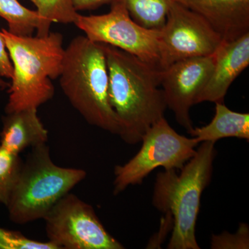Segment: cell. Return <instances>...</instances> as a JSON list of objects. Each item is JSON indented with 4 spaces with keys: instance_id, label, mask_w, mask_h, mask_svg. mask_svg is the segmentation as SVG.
Listing matches in <instances>:
<instances>
[{
    "instance_id": "obj_1",
    "label": "cell",
    "mask_w": 249,
    "mask_h": 249,
    "mask_svg": "<svg viewBox=\"0 0 249 249\" xmlns=\"http://www.w3.org/2000/svg\"><path fill=\"white\" fill-rule=\"evenodd\" d=\"M109 74V100L119 124L118 135L128 144L141 142L152 124L164 117L161 70L116 47L102 44Z\"/></svg>"
},
{
    "instance_id": "obj_2",
    "label": "cell",
    "mask_w": 249,
    "mask_h": 249,
    "mask_svg": "<svg viewBox=\"0 0 249 249\" xmlns=\"http://www.w3.org/2000/svg\"><path fill=\"white\" fill-rule=\"evenodd\" d=\"M215 142H202L196 155L183 165L180 174L176 170H165L157 175L152 205L160 212L171 216L173 227L167 248L199 249L196 238V224L201 197L209 186L216 152Z\"/></svg>"
},
{
    "instance_id": "obj_3",
    "label": "cell",
    "mask_w": 249,
    "mask_h": 249,
    "mask_svg": "<svg viewBox=\"0 0 249 249\" xmlns=\"http://www.w3.org/2000/svg\"><path fill=\"white\" fill-rule=\"evenodd\" d=\"M13 65L12 83L8 93L6 114L36 108L48 102L55 93L52 80L61 73L65 49L63 36L50 32L36 37L18 36L2 29Z\"/></svg>"
},
{
    "instance_id": "obj_4",
    "label": "cell",
    "mask_w": 249,
    "mask_h": 249,
    "mask_svg": "<svg viewBox=\"0 0 249 249\" xmlns=\"http://www.w3.org/2000/svg\"><path fill=\"white\" fill-rule=\"evenodd\" d=\"M60 88L88 124L118 134L119 124L109 100V74L101 43L77 36L65 49Z\"/></svg>"
},
{
    "instance_id": "obj_5",
    "label": "cell",
    "mask_w": 249,
    "mask_h": 249,
    "mask_svg": "<svg viewBox=\"0 0 249 249\" xmlns=\"http://www.w3.org/2000/svg\"><path fill=\"white\" fill-rule=\"evenodd\" d=\"M86 175L84 170L55 165L47 144L33 147L6 205L10 219L18 224L43 219Z\"/></svg>"
},
{
    "instance_id": "obj_6",
    "label": "cell",
    "mask_w": 249,
    "mask_h": 249,
    "mask_svg": "<svg viewBox=\"0 0 249 249\" xmlns=\"http://www.w3.org/2000/svg\"><path fill=\"white\" fill-rule=\"evenodd\" d=\"M139 152L124 165L114 168V194L127 187L141 184L153 170H181L196 155L199 142L195 137L178 133L165 117L152 124L142 136Z\"/></svg>"
},
{
    "instance_id": "obj_7",
    "label": "cell",
    "mask_w": 249,
    "mask_h": 249,
    "mask_svg": "<svg viewBox=\"0 0 249 249\" xmlns=\"http://www.w3.org/2000/svg\"><path fill=\"white\" fill-rule=\"evenodd\" d=\"M74 24L90 40L121 49L160 70V30L137 24L122 0L111 3L110 11L106 14H78Z\"/></svg>"
},
{
    "instance_id": "obj_8",
    "label": "cell",
    "mask_w": 249,
    "mask_h": 249,
    "mask_svg": "<svg viewBox=\"0 0 249 249\" xmlns=\"http://www.w3.org/2000/svg\"><path fill=\"white\" fill-rule=\"evenodd\" d=\"M49 242L58 249H123L92 206L73 194L62 196L43 218Z\"/></svg>"
},
{
    "instance_id": "obj_9",
    "label": "cell",
    "mask_w": 249,
    "mask_h": 249,
    "mask_svg": "<svg viewBox=\"0 0 249 249\" xmlns=\"http://www.w3.org/2000/svg\"><path fill=\"white\" fill-rule=\"evenodd\" d=\"M158 41L160 70L179 60L212 55L223 42L204 18L175 1Z\"/></svg>"
},
{
    "instance_id": "obj_10",
    "label": "cell",
    "mask_w": 249,
    "mask_h": 249,
    "mask_svg": "<svg viewBox=\"0 0 249 249\" xmlns=\"http://www.w3.org/2000/svg\"><path fill=\"white\" fill-rule=\"evenodd\" d=\"M214 53L179 60L160 71V87L167 108L188 132L193 128L190 110L211 76Z\"/></svg>"
},
{
    "instance_id": "obj_11",
    "label": "cell",
    "mask_w": 249,
    "mask_h": 249,
    "mask_svg": "<svg viewBox=\"0 0 249 249\" xmlns=\"http://www.w3.org/2000/svg\"><path fill=\"white\" fill-rule=\"evenodd\" d=\"M213 70L196 104L224 103L234 80L249 65V33L232 41H223L214 52Z\"/></svg>"
},
{
    "instance_id": "obj_12",
    "label": "cell",
    "mask_w": 249,
    "mask_h": 249,
    "mask_svg": "<svg viewBox=\"0 0 249 249\" xmlns=\"http://www.w3.org/2000/svg\"><path fill=\"white\" fill-rule=\"evenodd\" d=\"M204 18L222 41L249 33V0H175Z\"/></svg>"
},
{
    "instance_id": "obj_13",
    "label": "cell",
    "mask_w": 249,
    "mask_h": 249,
    "mask_svg": "<svg viewBox=\"0 0 249 249\" xmlns=\"http://www.w3.org/2000/svg\"><path fill=\"white\" fill-rule=\"evenodd\" d=\"M2 121L0 145L11 153L19 155L27 147L47 143L48 131L41 122L36 108L6 114Z\"/></svg>"
},
{
    "instance_id": "obj_14",
    "label": "cell",
    "mask_w": 249,
    "mask_h": 249,
    "mask_svg": "<svg viewBox=\"0 0 249 249\" xmlns=\"http://www.w3.org/2000/svg\"><path fill=\"white\" fill-rule=\"evenodd\" d=\"M198 142H216L229 137L249 141V114L232 111L224 103H215L213 119L206 125L188 132Z\"/></svg>"
},
{
    "instance_id": "obj_15",
    "label": "cell",
    "mask_w": 249,
    "mask_h": 249,
    "mask_svg": "<svg viewBox=\"0 0 249 249\" xmlns=\"http://www.w3.org/2000/svg\"><path fill=\"white\" fill-rule=\"evenodd\" d=\"M0 17L7 22V31L16 36H32L42 27L37 11L27 9L18 0H0Z\"/></svg>"
},
{
    "instance_id": "obj_16",
    "label": "cell",
    "mask_w": 249,
    "mask_h": 249,
    "mask_svg": "<svg viewBox=\"0 0 249 249\" xmlns=\"http://www.w3.org/2000/svg\"><path fill=\"white\" fill-rule=\"evenodd\" d=\"M129 16L139 25L154 30L164 26L175 0H122Z\"/></svg>"
},
{
    "instance_id": "obj_17",
    "label": "cell",
    "mask_w": 249,
    "mask_h": 249,
    "mask_svg": "<svg viewBox=\"0 0 249 249\" xmlns=\"http://www.w3.org/2000/svg\"><path fill=\"white\" fill-rule=\"evenodd\" d=\"M37 8V14L42 19V27L37 36L48 35L52 23L74 24L78 18L73 0H29Z\"/></svg>"
},
{
    "instance_id": "obj_18",
    "label": "cell",
    "mask_w": 249,
    "mask_h": 249,
    "mask_svg": "<svg viewBox=\"0 0 249 249\" xmlns=\"http://www.w3.org/2000/svg\"><path fill=\"white\" fill-rule=\"evenodd\" d=\"M22 165L19 155L11 153L0 145V202L5 206L17 181Z\"/></svg>"
},
{
    "instance_id": "obj_19",
    "label": "cell",
    "mask_w": 249,
    "mask_h": 249,
    "mask_svg": "<svg viewBox=\"0 0 249 249\" xmlns=\"http://www.w3.org/2000/svg\"><path fill=\"white\" fill-rule=\"evenodd\" d=\"M0 249H58L52 242H42L27 238L18 231L0 228Z\"/></svg>"
},
{
    "instance_id": "obj_20",
    "label": "cell",
    "mask_w": 249,
    "mask_h": 249,
    "mask_svg": "<svg viewBox=\"0 0 249 249\" xmlns=\"http://www.w3.org/2000/svg\"><path fill=\"white\" fill-rule=\"evenodd\" d=\"M211 248L213 249H249V229L247 224H240L236 233L224 231L219 235H213Z\"/></svg>"
},
{
    "instance_id": "obj_21",
    "label": "cell",
    "mask_w": 249,
    "mask_h": 249,
    "mask_svg": "<svg viewBox=\"0 0 249 249\" xmlns=\"http://www.w3.org/2000/svg\"><path fill=\"white\" fill-rule=\"evenodd\" d=\"M0 76L11 79L13 77V65L9 52L1 31H0Z\"/></svg>"
},
{
    "instance_id": "obj_22",
    "label": "cell",
    "mask_w": 249,
    "mask_h": 249,
    "mask_svg": "<svg viewBox=\"0 0 249 249\" xmlns=\"http://www.w3.org/2000/svg\"><path fill=\"white\" fill-rule=\"evenodd\" d=\"M115 0H73L77 11L97 9L103 5L111 4Z\"/></svg>"
},
{
    "instance_id": "obj_23",
    "label": "cell",
    "mask_w": 249,
    "mask_h": 249,
    "mask_svg": "<svg viewBox=\"0 0 249 249\" xmlns=\"http://www.w3.org/2000/svg\"><path fill=\"white\" fill-rule=\"evenodd\" d=\"M9 83L5 81V80L1 78V76H0V88H1V89H6V88H9Z\"/></svg>"
}]
</instances>
